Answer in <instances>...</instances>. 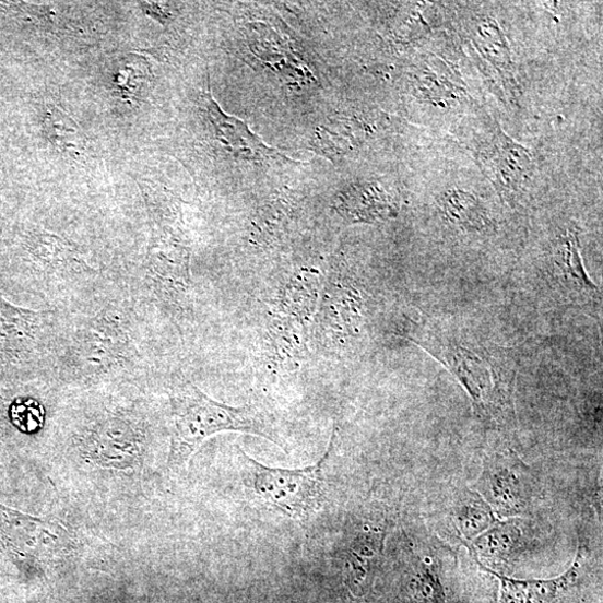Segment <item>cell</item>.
Here are the masks:
<instances>
[{
  "label": "cell",
  "mask_w": 603,
  "mask_h": 603,
  "mask_svg": "<svg viewBox=\"0 0 603 603\" xmlns=\"http://www.w3.org/2000/svg\"><path fill=\"white\" fill-rule=\"evenodd\" d=\"M145 326L126 286L66 314L52 381L78 387L141 381L151 366Z\"/></svg>",
  "instance_id": "6da1fadb"
},
{
  "label": "cell",
  "mask_w": 603,
  "mask_h": 603,
  "mask_svg": "<svg viewBox=\"0 0 603 603\" xmlns=\"http://www.w3.org/2000/svg\"><path fill=\"white\" fill-rule=\"evenodd\" d=\"M172 444L168 468L185 470L194 451L209 437L235 430L262 436L284 447L274 419L253 406L230 407L210 398L181 374H174L169 388Z\"/></svg>",
  "instance_id": "7a4b0ae2"
},
{
  "label": "cell",
  "mask_w": 603,
  "mask_h": 603,
  "mask_svg": "<svg viewBox=\"0 0 603 603\" xmlns=\"http://www.w3.org/2000/svg\"><path fill=\"white\" fill-rule=\"evenodd\" d=\"M407 335L454 375L469 393L478 416L492 419L509 410L513 386L511 369L485 345L430 323L414 324Z\"/></svg>",
  "instance_id": "3957f363"
},
{
  "label": "cell",
  "mask_w": 603,
  "mask_h": 603,
  "mask_svg": "<svg viewBox=\"0 0 603 603\" xmlns=\"http://www.w3.org/2000/svg\"><path fill=\"white\" fill-rule=\"evenodd\" d=\"M64 317L15 306L0 295V373L52 381Z\"/></svg>",
  "instance_id": "277c9868"
},
{
  "label": "cell",
  "mask_w": 603,
  "mask_h": 603,
  "mask_svg": "<svg viewBox=\"0 0 603 603\" xmlns=\"http://www.w3.org/2000/svg\"><path fill=\"white\" fill-rule=\"evenodd\" d=\"M335 434L320 462L304 470L271 469L244 457L255 469V487L260 496L292 518H308L323 498L322 470L330 458Z\"/></svg>",
  "instance_id": "5b68a950"
},
{
  "label": "cell",
  "mask_w": 603,
  "mask_h": 603,
  "mask_svg": "<svg viewBox=\"0 0 603 603\" xmlns=\"http://www.w3.org/2000/svg\"><path fill=\"white\" fill-rule=\"evenodd\" d=\"M474 488L499 518L522 515L532 498L529 469L510 452L487 457Z\"/></svg>",
  "instance_id": "8992f818"
},
{
  "label": "cell",
  "mask_w": 603,
  "mask_h": 603,
  "mask_svg": "<svg viewBox=\"0 0 603 603\" xmlns=\"http://www.w3.org/2000/svg\"><path fill=\"white\" fill-rule=\"evenodd\" d=\"M70 542V534L62 525L0 506V546L13 555L55 557L67 553Z\"/></svg>",
  "instance_id": "52a82bcc"
},
{
  "label": "cell",
  "mask_w": 603,
  "mask_h": 603,
  "mask_svg": "<svg viewBox=\"0 0 603 603\" xmlns=\"http://www.w3.org/2000/svg\"><path fill=\"white\" fill-rule=\"evenodd\" d=\"M481 161L489 179L508 197L516 196L531 176L529 151L501 131L482 150Z\"/></svg>",
  "instance_id": "ba28073f"
},
{
  "label": "cell",
  "mask_w": 603,
  "mask_h": 603,
  "mask_svg": "<svg viewBox=\"0 0 603 603\" xmlns=\"http://www.w3.org/2000/svg\"><path fill=\"white\" fill-rule=\"evenodd\" d=\"M204 105L217 139L233 156L255 163L283 157L251 132L241 120L227 116L216 103L211 90L205 93Z\"/></svg>",
  "instance_id": "9c48e42d"
},
{
  "label": "cell",
  "mask_w": 603,
  "mask_h": 603,
  "mask_svg": "<svg viewBox=\"0 0 603 603\" xmlns=\"http://www.w3.org/2000/svg\"><path fill=\"white\" fill-rule=\"evenodd\" d=\"M249 46L269 69L291 84H310L314 75L291 43L262 24L251 26Z\"/></svg>",
  "instance_id": "30bf717a"
},
{
  "label": "cell",
  "mask_w": 603,
  "mask_h": 603,
  "mask_svg": "<svg viewBox=\"0 0 603 603\" xmlns=\"http://www.w3.org/2000/svg\"><path fill=\"white\" fill-rule=\"evenodd\" d=\"M335 208L345 220L354 223H377L397 215L393 196L379 182L348 186L338 197Z\"/></svg>",
  "instance_id": "8fae6325"
},
{
  "label": "cell",
  "mask_w": 603,
  "mask_h": 603,
  "mask_svg": "<svg viewBox=\"0 0 603 603\" xmlns=\"http://www.w3.org/2000/svg\"><path fill=\"white\" fill-rule=\"evenodd\" d=\"M582 563L581 552L571 568L563 576L548 580H518L482 567L499 580L500 603H553L578 579Z\"/></svg>",
  "instance_id": "7c38bea8"
},
{
  "label": "cell",
  "mask_w": 603,
  "mask_h": 603,
  "mask_svg": "<svg viewBox=\"0 0 603 603\" xmlns=\"http://www.w3.org/2000/svg\"><path fill=\"white\" fill-rule=\"evenodd\" d=\"M440 208L446 217L459 227L471 232H483L490 226V220L482 201L464 190H449L441 200Z\"/></svg>",
  "instance_id": "4fadbf2b"
},
{
  "label": "cell",
  "mask_w": 603,
  "mask_h": 603,
  "mask_svg": "<svg viewBox=\"0 0 603 603\" xmlns=\"http://www.w3.org/2000/svg\"><path fill=\"white\" fill-rule=\"evenodd\" d=\"M522 531L516 522L493 525L473 541L475 555L489 560H509L522 544Z\"/></svg>",
  "instance_id": "5bb4252c"
},
{
  "label": "cell",
  "mask_w": 603,
  "mask_h": 603,
  "mask_svg": "<svg viewBox=\"0 0 603 603\" xmlns=\"http://www.w3.org/2000/svg\"><path fill=\"white\" fill-rule=\"evenodd\" d=\"M454 521L458 530L472 540L484 533L498 521L487 503L476 493L465 490L454 508Z\"/></svg>",
  "instance_id": "9a60e30c"
},
{
  "label": "cell",
  "mask_w": 603,
  "mask_h": 603,
  "mask_svg": "<svg viewBox=\"0 0 603 603\" xmlns=\"http://www.w3.org/2000/svg\"><path fill=\"white\" fill-rule=\"evenodd\" d=\"M474 42L496 69L509 72L512 68L511 50L505 34L494 20L482 21L475 32Z\"/></svg>",
  "instance_id": "2e32d148"
},
{
  "label": "cell",
  "mask_w": 603,
  "mask_h": 603,
  "mask_svg": "<svg viewBox=\"0 0 603 603\" xmlns=\"http://www.w3.org/2000/svg\"><path fill=\"white\" fill-rule=\"evenodd\" d=\"M560 264L564 279L572 289L588 294L598 291L584 269L580 255V240L575 232H569L565 239Z\"/></svg>",
  "instance_id": "e0dca14e"
},
{
  "label": "cell",
  "mask_w": 603,
  "mask_h": 603,
  "mask_svg": "<svg viewBox=\"0 0 603 603\" xmlns=\"http://www.w3.org/2000/svg\"><path fill=\"white\" fill-rule=\"evenodd\" d=\"M45 130L49 140L67 153L78 154L85 145L84 134L78 123L60 109L48 114Z\"/></svg>",
  "instance_id": "ac0fdd59"
},
{
  "label": "cell",
  "mask_w": 603,
  "mask_h": 603,
  "mask_svg": "<svg viewBox=\"0 0 603 603\" xmlns=\"http://www.w3.org/2000/svg\"><path fill=\"white\" fill-rule=\"evenodd\" d=\"M418 76L417 80L421 84L419 91L423 92L428 99L446 100L456 98L460 91H464L461 86L447 79L445 73L440 74L434 72L429 67Z\"/></svg>",
  "instance_id": "d6986e66"
},
{
  "label": "cell",
  "mask_w": 603,
  "mask_h": 603,
  "mask_svg": "<svg viewBox=\"0 0 603 603\" xmlns=\"http://www.w3.org/2000/svg\"><path fill=\"white\" fill-rule=\"evenodd\" d=\"M415 603H446L444 588L434 568H425L415 580Z\"/></svg>",
  "instance_id": "ffe728a7"
}]
</instances>
